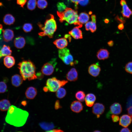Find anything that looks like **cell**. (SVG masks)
Returning <instances> with one entry per match:
<instances>
[{"label":"cell","mask_w":132,"mask_h":132,"mask_svg":"<svg viewBox=\"0 0 132 132\" xmlns=\"http://www.w3.org/2000/svg\"><path fill=\"white\" fill-rule=\"evenodd\" d=\"M28 116L29 113L27 111L12 105L8 110L5 120L11 125L20 127L25 124Z\"/></svg>","instance_id":"obj_1"},{"label":"cell","mask_w":132,"mask_h":132,"mask_svg":"<svg viewBox=\"0 0 132 132\" xmlns=\"http://www.w3.org/2000/svg\"><path fill=\"white\" fill-rule=\"evenodd\" d=\"M18 67L23 80H31L37 78L36 68L33 63L30 60H24L18 64Z\"/></svg>","instance_id":"obj_2"},{"label":"cell","mask_w":132,"mask_h":132,"mask_svg":"<svg viewBox=\"0 0 132 132\" xmlns=\"http://www.w3.org/2000/svg\"><path fill=\"white\" fill-rule=\"evenodd\" d=\"M49 17L44 25L40 22L38 23L40 28L42 31L38 33V35L41 36H47L50 38H52L57 29V25L53 15L50 14Z\"/></svg>","instance_id":"obj_3"},{"label":"cell","mask_w":132,"mask_h":132,"mask_svg":"<svg viewBox=\"0 0 132 132\" xmlns=\"http://www.w3.org/2000/svg\"><path fill=\"white\" fill-rule=\"evenodd\" d=\"M57 14L61 22L66 21L70 24L78 25L77 21L78 15L77 11H75L71 8L66 7L63 12L57 11Z\"/></svg>","instance_id":"obj_4"},{"label":"cell","mask_w":132,"mask_h":132,"mask_svg":"<svg viewBox=\"0 0 132 132\" xmlns=\"http://www.w3.org/2000/svg\"><path fill=\"white\" fill-rule=\"evenodd\" d=\"M68 82L67 80H60L55 77H53L47 79L46 85L49 91L54 92L60 88L64 86Z\"/></svg>","instance_id":"obj_5"},{"label":"cell","mask_w":132,"mask_h":132,"mask_svg":"<svg viewBox=\"0 0 132 132\" xmlns=\"http://www.w3.org/2000/svg\"><path fill=\"white\" fill-rule=\"evenodd\" d=\"M59 57L66 64L70 65L71 66H74V62H73V56L70 53L69 49L67 48L59 49L58 51Z\"/></svg>","instance_id":"obj_6"},{"label":"cell","mask_w":132,"mask_h":132,"mask_svg":"<svg viewBox=\"0 0 132 132\" xmlns=\"http://www.w3.org/2000/svg\"><path fill=\"white\" fill-rule=\"evenodd\" d=\"M57 64L56 59L53 58L50 61L45 63L42 66L41 71L42 73L46 76L52 75Z\"/></svg>","instance_id":"obj_7"},{"label":"cell","mask_w":132,"mask_h":132,"mask_svg":"<svg viewBox=\"0 0 132 132\" xmlns=\"http://www.w3.org/2000/svg\"><path fill=\"white\" fill-rule=\"evenodd\" d=\"M92 106V113L96 115L97 118H99L104 112L105 109L104 106L102 103H97L94 104Z\"/></svg>","instance_id":"obj_8"},{"label":"cell","mask_w":132,"mask_h":132,"mask_svg":"<svg viewBox=\"0 0 132 132\" xmlns=\"http://www.w3.org/2000/svg\"><path fill=\"white\" fill-rule=\"evenodd\" d=\"M101 68L98 65L93 64L90 65L88 67V71L89 73L91 76L96 77L99 74Z\"/></svg>","instance_id":"obj_9"},{"label":"cell","mask_w":132,"mask_h":132,"mask_svg":"<svg viewBox=\"0 0 132 132\" xmlns=\"http://www.w3.org/2000/svg\"><path fill=\"white\" fill-rule=\"evenodd\" d=\"M70 108L73 112L79 113L83 110V106L80 101L75 100L73 101L71 104Z\"/></svg>","instance_id":"obj_10"},{"label":"cell","mask_w":132,"mask_h":132,"mask_svg":"<svg viewBox=\"0 0 132 132\" xmlns=\"http://www.w3.org/2000/svg\"><path fill=\"white\" fill-rule=\"evenodd\" d=\"M66 77L67 79L69 81H76L78 78V73L76 69L74 68H71L66 74Z\"/></svg>","instance_id":"obj_11"},{"label":"cell","mask_w":132,"mask_h":132,"mask_svg":"<svg viewBox=\"0 0 132 132\" xmlns=\"http://www.w3.org/2000/svg\"><path fill=\"white\" fill-rule=\"evenodd\" d=\"M119 124L124 127H127L131 121V117L129 115L124 114L119 119Z\"/></svg>","instance_id":"obj_12"},{"label":"cell","mask_w":132,"mask_h":132,"mask_svg":"<svg viewBox=\"0 0 132 132\" xmlns=\"http://www.w3.org/2000/svg\"><path fill=\"white\" fill-rule=\"evenodd\" d=\"M53 43L59 49L66 47L68 44L67 39L64 37L56 39L53 42Z\"/></svg>","instance_id":"obj_13"},{"label":"cell","mask_w":132,"mask_h":132,"mask_svg":"<svg viewBox=\"0 0 132 132\" xmlns=\"http://www.w3.org/2000/svg\"><path fill=\"white\" fill-rule=\"evenodd\" d=\"M4 41L8 42L11 41L14 37L13 31L10 29H6L2 31Z\"/></svg>","instance_id":"obj_14"},{"label":"cell","mask_w":132,"mask_h":132,"mask_svg":"<svg viewBox=\"0 0 132 132\" xmlns=\"http://www.w3.org/2000/svg\"><path fill=\"white\" fill-rule=\"evenodd\" d=\"M78 27H75L69 32V34L76 39L83 38L82 31Z\"/></svg>","instance_id":"obj_15"},{"label":"cell","mask_w":132,"mask_h":132,"mask_svg":"<svg viewBox=\"0 0 132 132\" xmlns=\"http://www.w3.org/2000/svg\"><path fill=\"white\" fill-rule=\"evenodd\" d=\"M96 99V97L94 94L89 93L85 96V100L86 105L88 107L93 106Z\"/></svg>","instance_id":"obj_16"},{"label":"cell","mask_w":132,"mask_h":132,"mask_svg":"<svg viewBox=\"0 0 132 132\" xmlns=\"http://www.w3.org/2000/svg\"><path fill=\"white\" fill-rule=\"evenodd\" d=\"M110 110L112 113L117 115L121 113L122 108L120 103L116 102L113 103L110 106Z\"/></svg>","instance_id":"obj_17"},{"label":"cell","mask_w":132,"mask_h":132,"mask_svg":"<svg viewBox=\"0 0 132 132\" xmlns=\"http://www.w3.org/2000/svg\"><path fill=\"white\" fill-rule=\"evenodd\" d=\"M11 80L12 85L15 87L20 86L23 81V79L22 76L18 74H15L13 76Z\"/></svg>","instance_id":"obj_18"},{"label":"cell","mask_w":132,"mask_h":132,"mask_svg":"<svg viewBox=\"0 0 132 132\" xmlns=\"http://www.w3.org/2000/svg\"><path fill=\"white\" fill-rule=\"evenodd\" d=\"M37 93L36 89L33 87H28L26 90L25 95L28 99H33L37 95Z\"/></svg>","instance_id":"obj_19"},{"label":"cell","mask_w":132,"mask_h":132,"mask_svg":"<svg viewBox=\"0 0 132 132\" xmlns=\"http://www.w3.org/2000/svg\"><path fill=\"white\" fill-rule=\"evenodd\" d=\"M4 65L7 68H10L15 64V60L13 56L10 55L5 56L3 59Z\"/></svg>","instance_id":"obj_20"},{"label":"cell","mask_w":132,"mask_h":132,"mask_svg":"<svg viewBox=\"0 0 132 132\" xmlns=\"http://www.w3.org/2000/svg\"><path fill=\"white\" fill-rule=\"evenodd\" d=\"M14 46L16 48L18 49H22L25 45V40L23 37L19 36L14 39Z\"/></svg>","instance_id":"obj_21"},{"label":"cell","mask_w":132,"mask_h":132,"mask_svg":"<svg viewBox=\"0 0 132 132\" xmlns=\"http://www.w3.org/2000/svg\"><path fill=\"white\" fill-rule=\"evenodd\" d=\"M110 53L106 49H101L97 52L96 56L99 60H104L107 59L109 57Z\"/></svg>","instance_id":"obj_22"},{"label":"cell","mask_w":132,"mask_h":132,"mask_svg":"<svg viewBox=\"0 0 132 132\" xmlns=\"http://www.w3.org/2000/svg\"><path fill=\"white\" fill-rule=\"evenodd\" d=\"M89 17L88 14L85 12H82L78 16L77 21L79 25L86 23L89 20Z\"/></svg>","instance_id":"obj_23"},{"label":"cell","mask_w":132,"mask_h":132,"mask_svg":"<svg viewBox=\"0 0 132 132\" xmlns=\"http://www.w3.org/2000/svg\"><path fill=\"white\" fill-rule=\"evenodd\" d=\"M12 51L8 46L4 45L0 50V59L2 57L11 55Z\"/></svg>","instance_id":"obj_24"},{"label":"cell","mask_w":132,"mask_h":132,"mask_svg":"<svg viewBox=\"0 0 132 132\" xmlns=\"http://www.w3.org/2000/svg\"><path fill=\"white\" fill-rule=\"evenodd\" d=\"M122 6L121 13L123 16L125 17L129 18L132 15V11L127 4V3Z\"/></svg>","instance_id":"obj_25"},{"label":"cell","mask_w":132,"mask_h":132,"mask_svg":"<svg viewBox=\"0 0 132 132\" xmlns=\"http://www.w3.org/2000/svg\"><path fill=\"white\" fill-rule=\"evenodd\" d=\"M10 101L7 99H3L0 100V110L5 111L8 110L11 106Z\"/></svg>","instance_id":"obj_26"},{"label":"cell","mask_w":132,"mask_h":132,"mask_svg":"<svg viewBox=\"0 0 132 132\" xmlns=\"http://www.w3.org/2000/svg\"><path fill=\"white\" fill-rule=\"evenodd\" d=\"M39 125L42 129L46 131V132L53 129L55 128V125L52 122H42L39 123Z\"/></svg>","instance_id":"obj_27"},{"label":"cell","mask_w":132,"mask_h":132,"mask_svg":"<svg viewBox=\"0 0 132 132\" xmlns=\"http://www.w3.org/2000/svg\"><path fill=\"white\" fill-rule=\"evenodd\" d=\"M15 21L14 17L10 14H7L4 17L3 21L6 24L9 25H11Z\"/></svg>","instance_id":"obj_28"},{"label":"cell","mask_w":132,"mask_h":132,"mask_svg":"<svg viewBox=\"0 0 132 132\" xmlns=\"http://www.w3.org/2000/svg\"><path fill=\"white\" fill-rule=\"evenodd\" d=\"M85 27L86 30H90L92 33L95 32L97 28L96 23L92 21L87 22L85 24Z\"/></svg>","instance_id":"obj_29"},{"label":"cell","mask_w":132,"mask_h":132,"mask_svg":"<svg viewBox=\"0 0 132 132\" xmlns=\"http://www.w3.org/2000/svg\"><path fill=\"white\" fill-rule=\"evenodd\" d=\"M56 95L57 98L61 99L63 98L66 95V92L64 88L60 87L56 91Z\"/></svg>","instance_id":"obj_30"},{"label":"cell","mask_w":132,"mask_h":132,"mask_svg":"<svg viewBox=\"0 0 132 132\" xmlns=\"http://www.w3.org/2000/svg\"><path fill=\"white\" fill-rule=\"evenodd\" d=\"M85 92L81 90L77 91L75 94L76 99L81 102H83L85 100Z\"/></svg>","instance_id":"obj_31"},{"label":"cell","mask_w":132,"mask_h":132,"mask_svg":"<svg viewBox=\"0 0 132 132\" xmlns=\"http://www.w3.org/2000/svg\"><path fill=\"white\" fill-rule=\"evenodd\" d=\"M37 5L36 0H29L27 4V7L29 10L32 11L34 9Z\"/></svg>","instance_id":"obj_32"},{"label":"cell","mask_w":132,"mask_h":132,"mask_svg":"<svg viewBox=\"0 0 132 132\" xmlns=\"http://www.w3.org/2000/svg\"><path fill=\"white\" fill-rule=\"evenodd\" d=\"M37 4L39 8L43 9L47 7L48 3L46 0H38Z\"/></svg>","instance_id":"obj_33"},{"label":"cell","mask_w":132,"mask_h":132,"mask_svg":"<svg viewBox=\"0 0 132 132\" xmlns=\"http://www.w3.org/2000/svg\"><path fill=\"white\" fill-rule=\"evenodd\" d=\"M33 28L32 24L29 23L24 24L22 27L23 30L26 33L30 32L33 30Z\"/></svg>","instance_id":"obj_34"},{"label":"cell","mask_w":132,"mask_h":132,"mask_svg":"<svg viewBox=\"0 0 132 132\" xmlns=\"http://www.w3.org/2000/svg\"><path fill=\"white\" fill-rule=\"evenodd\" d=\"M58 11L62 12L64 11L66 8V6L63 2H59L57 4Z\"/></svg>","instance_id":"obj_35"},{"label":"cell","mask_w":132,"mask_h":132,"mask_svg":"<svg viewBox=\"0 0 132 132\" xmlns=\"http://www.w3.org/2000/svg\"><path fill=\"white\" fill-rule=\"evenodd\" d=\"M7 90V86L4 81L0 82V93L5 92Z\"/></svg>","instance_id":"obj_36"},{"label":"cell","mask_w":132,"mask_h":132,"mask_svg":"<svg viewBox=\"0 0 132 132\" xmlns=\"http://www.w3.org/2000/svg\"><path fill=\"white\" fill-rule=\"evenodd\" d=\"M125 70L127 72L132 74V62H129L126 64Z\"/></svg>","instance_id":"obj_37"},{"label":"cell","mask_w":132,"mask_h":132,"mask_svg":"<svg viewBox=\"0 0 132 132\" xmlns=\"http://www.w3.org/2000/svg\"><path fill=\"white\" fill-rule=\"evenodd\" d=\"M112 120L113 122H116L119 120V117L117 115L112 114L111 116Z\"/></svg>","instance_id":"obj_38"},{"label":"cell","mask_w":132,"mask_h":132,"mask_svg":"<svg viewBox=\"0 0 132 132\" xmlns=\"http://www.w3.org/2000/svg\"><path fill=\"white\" fill-rule=\"evenodd\" d=\"M27 1V0H17V3L22 7H23Z\"/></svg>","instance_id":"obj_39"},{"label":"cell","mask_w":132,"mask_h":132,"mask_svg":"<svg viewBox=\"0 0 132 132\" xmlns=\"http://www.w3.org/2000/svg\"><path fill=\"white\" fill-rule=\"evenodd\" d=\"M62 106L60 105L59 101L57 100L55 101V108L56 110H57L61 108Z\"/></svg>","instance_id":"obj_40"},{"label":"cell","mask_w":132,"mask_h":132,"mask_svg":"<svg viewBox=\"0 0 132 132\" xmlns=\"http://www.w3.org/2000/svg\"><path fill=\"white\" fill-rule=\"evenodd\" d=\"M89 0H83L79 2V3L82 6H85L88 4V2Z\"/></svg>","instance_id":"obj_41"},{"label":"cell","mask_w":132,"mask_h":132,"mask_svg":"<svg viewBox=\"0 0 132 132\" xmlns=\"http://www.w3.org/2000/svg\"><path fill=\"white\" fill-rule=\"evenodd\" d=\"M127 111L129 115L131 116L132 115V106L128 108Z\"/></svg>","instance_id":"obj_42"},{"label":"cell","mask_w":132,"mask_h":132,"mask_svg":"<svg viewBox=\"0 0 132 132\" xmlns=\"http://www.w3.org/2000/svg\"><path fill=\"white\" fill-rule=\"evenodd\" d=\"M37 78L39 79H41L43 77V75L41 72H38L36 74Z\"/></svg>","instance_id":"obj_43"},{"label":"cell","mask_w":132,"mask_h":132,"mask_svg":"<svg viewBox=\"0 0 132 132\" xmlns=\"http://www.w3.org/2000/svg\"><path fill=\"white\" fill-rule=\"evenodd\" d=\"M116 19L118 21L121 22L122 23H124L125 22V21L123 19H122V18H120L118 16H117L116 17Z\"/></svg>","instance_id":"obj_44"},{"label":"cell","mask_w":132,"mask_h":132,"mask_svg":"<svg viewBox=\"0 0 132 132\" xmlns=\"http://www.w3.org/2000/svg\"><path fill=\"white\" fill-rule=\"evenodd\" d=\"M131 131L127 127H124L121 129L120 130V132H131Z\"/></svg>","instance_id":"obj_45"},{"label":"cell","mask_w":132,"mask_h":132,"mask_svg":"<svg viewBox=\"0 0 132 132\" xmlns=\"http://www.w3.org/2000/svg\"><path fill=\"white\" fill-rule=\"evenodd\" d=\"M64 131L62 130L58 129H53L51 130H50L47 132H63Z\"/></svg>","instance_id":"obj_46"},{"label":"cell","mask_w":132,"mask_h":132,"mask_svg":"<svg viewBox=\"0 0 132 132\" xmlns=\"http://www.w3.org/2000/svg\"><path fill=\"white\" fill-rule=\"evenodd\" d=\"M82 0H70L71 2L75 3L76 8L77 7V5L78 4L79 2Z\"/></svg>","instance_id":"obj_47"},{"label":"cell","mask_w":132,"mask_h":132,"mask_svg":"<svg viewBox=\"0 0 132 132\" xmlns=\"http://www.w3.org/2000/svg\"><path fill=\"white\" fill-rule=\"evenodd\" d=\"M92 21L96 23V16L95 15H92L91 16Z\"/></svg>","instance_id":"obj_48"},{"label":"cell","mask_w":132,"mask_h":132,"mask_svg":"<svg viewBox=\"0 0 132 132\" xmlns=\"http://www.w3.org/2000/svg\"><path fill=\"white\" fill-rule=\"evenodd\" d=\"M124 25L123 23L120 24L118 26V29L120 30H122L124 28Z\"/></svg>","instance_id":"obj_49"},{"label":"cell","mask_w":132,"mask_h":132,"mask_svg":"<svg viewBox=\"0 0 132 132\" xmlns=\"http://www.w3.org/2000/svg\"><path fill=\"white\" fill-rule=\"evenodd\" d=\"M70 36L71 35L70 34H66L65 35L64 38L66 39H68L69 42H70L71 39Z\"/></svg>","instance_id":"obj_50"},{"label":"cell","mask_w":132,"mask_h":132,"mask_svg":"<svg viewBox=\"0 0 132 132\" xmlns=\"http://www.w3.org/2000/svg\"><path fill=\"white\" fill-rule=\"evenodd\" d=\"M107 44L110 47L112 46L114 44V42L113 41L110 40L107 43Z\"/></svg>","instance_id":"obj_51"},{"label":"cell","mask_w":132,"mask_h":132,"mask_svg":"<svg viewBox=\"0 0 132 132\" xmlns=\"http://www.w3.org/2000/svg\"><path fill=\"white\" fill-rule=\"evenodd\" d=\"M120 3L121 5L122 6L124 4L127 3L126 1L125 0H121L120 2Z\"/></svg>","instance_id":"obj_52"},{"label":"cell","mask_w":132,"mask_h":132,"mask_svg":"<svg viewBox=\"0 0 132 132\" xmlns=\"http://www.w3.org/2000/svg\"><path fill=\"white\" fill-rule=\"evenodd\" d=\"M21 104L22 105L24 106H26L27 104V102L25 100H24L22 101L21 102Z\"/></svg>","instance_id":"obj_53"},{"label":"cell","mask_w":132,"mask_h":132,"mask_svg":"<svg viewBox=\"0 0 132 132\" xmlns=\"http://www.w3.org/2000/svg\"><path fill=\"white\" fill-rule=\"evenodd\" d=\"M43 90L45 92H47L48 91V89L46 86L44 87Z\"/></svg>","instance_id":"obj_54"},{"label":"cell","mask_w":132,"mask_h":132,"mask_svg":"<svg viewBox=\"0 0 132 132\" xmlns=\"http://www.w3.org/2000/svg\"><path fill=\"white\" fill-rule=\"evenodd\" d=\"M104 22L105 23H108L109 21V20L108 19H106L104 20Z\"/></svg>","instance_id":"obj_55"},{"label":"cell","mask_w":132,"mask_h":132,"mask_svg":"<svg viewBox=\"0 0 132 132\" xmlns=\"http://www.w3.org/2000/svg\"><path fill=\"white\" fill-rule=\"evenodd\" d=\"M2 26L1 24H0V30H2Z\"/></svg>","instance_id":"obj_56"},{"label":"cell","mask_w":132,"mask_h":132,"mask_svg":"<svg viewBox=\"0 0 132 132\" xmlns=\"http://www.w3.org/2000/svg\"><path fill=\"white\" fill-rule=\"evenodd\" d=\"M94 132H100V131H98V130H96V131H94Z\"/></svg>","instance_id":"obj_57"},{"label":"cell","mask_w":132,"mask_h":132,"mask_svg":"<svg viewBox=\"0 0 132 132\" xmlns=\"http://www.w3.org/2000/svg\"><path fill=\"white\" fill-rule=\"evenodd\" d=\"M89 14H91L92 13V12L91 11H89Z\"/></svg>","instance_id":"obj_58"},{"label":"cell","mask_w":132,"mask_h":132,"mask_svg":"<svg viewBox=\"0 0 132 132\" xmlns=\"http://www.w3.org/2000/svg\"><path fill=\"white\" fill-rule=\"evenodd\" d=\"M131 121H132V115L131 116Z\"/></svg>","instance_id":"obj_59"}]
</instances>
